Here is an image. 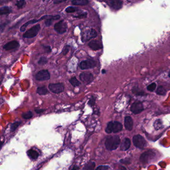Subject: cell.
Masks as SVG:
<instances>
[{"label": "cell", "mask_w": 170, "mask_h": 170, "mask_svg": "<svg viewBox=\"0 0 170 170\" xmlns=\"http://www.w3.org/2000/svg\"><path fill=\"white\" fill-rule=\"evenodd\" d=\"M60 18V15H50L45 21V25L46 27H50L54 20L59 19Z\"/></svg>", "instance_id": "e0dca14e"}, {"label": "cell", "mask_w": 170, "mask_h": 170, "mask_svg": "<svg viewBox=\"0 0 170 170\" xmlns=\"http://www.w3.org/2000/svg\"><path fill=\"white\" fill-rule=\"evenodd\" d=\"M70 82L71 83L74 87H77L79 86V85H80V81H78V80H77V78L76 77H73L71 78L70 80Z\"/></svg>", "instance_id": "cb8c5ba5"}, {"label": "cell", "mask_w": 170, "mask_h": 170, "mask_svg": "<svg viewBox=\"0 0 170 170\" xmlns=\"http://www.w3.org/2000/svg\"><path fill=\"white\" fill-rule=\"evenodd\" d=\"M154 153L151 152V151H147L143 153L141 155L140 160L141 162L143 163H146L149 161V159H150L151 158L153 157Z\"/></svg>", "instance_id": "4fadbf2b"}, {"label": "cell", "mask_w": 170, "mask_h": 170, "mask_svg": "<svg viewBox=\"0 0 170 170\" xmlns=\"http://www.w3.org/2000/svg\"><path fill=\"white\" fill-rule=\"evenodd\" d=\"M96 65V64L95 61L88 60L81 62L79 64V67L82 70H88L94 68Z\"/></svg>", "instance_id": "ba28073f"}, {"label": "cell", "mask_w": 170, "mask_h": 170, "mask_svg": "<svg viewBox=\"0 0 170 170\" xmlns=\"http://www.w3.org/2000/svg\"><path fill=\"white\" fill-rule=\"evenodd\" d=\"M37 93L39 95H45L49 93V91L46 86H41L37 87Z\"/></svg>", "instance_id": "ffe728a7"}, {"label": "cell", "mask_w": 170, "mask_h": 170, "mask_svg": "<svg viewBox=\"0 0 170 170\" xmlns=\"http://www.w3.org/2000/svg\"><path fill=\"white\" fill-rule=\"evenodd\" d=\"M77 10H78V9L76 7L70 6V7L66 8V12L68 13H74V12L77 11Z\"/></svg>", "instance_id": "4dcf8cb0"}, {"label": "cell", "mask_w": 170, "mask_h": 170, "mask_svg": "<svg viewBox=\"0 0 170 170\" xmlns=\"http://www.w3.org/2000/svg\"><path fill=\"white\" fill-rule=\"evenodd\" d=\"M157 85L155 83H151V84L148 85L147 87L148 90L150 91H153L155 90L156 88Z\"/></svg>", "instance_id": "d6a6232c"}, {"label": "cell", "mask_w": 170, "mask_h": 170, "mask_svg": "<svg viewBox=\"0 0 170 170\" xmlns=\"http://www.w3.org/2000/svg\"><path fill=\"white\" fill-rule=\"evenodd\" d=\"M109 169V166L107 165H101L98 167L95 170H107Z\"/></svg>", "instance_id": "e575fe53"}, {"label": "cell", "mask_w": 170, "mask_h": 170, "mask_svg": "<svg viewBox=\"0 0 170 170\" xmlns=\"http://www.w3.org/2000/svg\"><path fill=\"white\" fill-rule=\"evenodd\" d=\"M19 44L17 41H13L7 43L3 46V48L6 50H10L15 49L19 47Z\"/></svg>", "instance_id": "5bb4252c"}, {"label": "cell", "mask_w": 170, "mask_h": 170, "mask_svg": "<svg viewBox=\"0 0 170 170\" xmlns=\"http://www.w3.org/2000/svg\"><path fill=\"white\" fill-rule=\"evenodd\" d=\"M87 15V13L86 12H83V13H81L80 14H78L77 15L74 16V17L81 19V18H83V17H86Z\"/></svg>", "instance_id": "836d02e7"}, {"label": "cell", "mask_w": 170, "mask_h": 170, "mask_svg": "<svg viewBox=\"0 0 170 170\" xmlns=\"http://www.w3.org/2000/svg\"><path fill=\"white\" fill-rule=\"evenodd\" d=\"M12 12V10H11L8 6H4L0 8V14L1 15H8Z\"/></svg>", "instance_id": "7402d4cb"}, {"label": "cell", "mask_w": 170, "mask_h": 170, "mask_svg": "<svg viewBox=\"0 0 170 170\" xmlns=\"http://www.w3.org/2000/svg\"><path fill=\"white\" fill-rule=\"evenodd\" d=\"M120 143V138L118 136H113L107 138L105 145L107 150L112 151L116 150L118 148Z\"/></svg>", "instance_id": "6da1fadb"}, {"label": "cell", "mask_w": 170, "mask_h": 170, "mask_svg": "<svg viewBox=\"0 0 170 170\" xmlns=\"http://www.w3.org/2000/svg\"><path fill=\"white\" fill-rule=\"evenodd\" d=\"M134 145L139 149H144L147 146V143L145 139L140 135H136L133 137Z\"/></svg>", "instance_id": "7a4b0ae2"}, {"label": "cell", "mask_w": 170, "mask_h": 170, "mask_svg": "<svg viewBox=\"0 0 170 170\" xmlns=\"http://www.w3.org/2000/svg\"><path fill=\"white\" fill-rule=\"evenodd\" d=\"M48 88L52 92L58 94L64 91V86L62 83H50L48 85Z\"/></svg>", "instance_id": "5b68a950"}, {"label": "cell", "mask_w": 170, "mask_h": 170, "mask_svg": "<svg viewBox=\"0 0 170 170\" xmlns=\"http://www.w3.org/2000/svg\"><path fill=\"white\" fill-rule=\"evenodd\" d=\"M131 145V141L128 138H125L122 142L120 146V148L122 151H126L129 148Z\"/></svg>", "instance_id": "ac0fdd59"}, {"label": "cell", "mask_w": 170, "mask_h": 170, "mask_svg": "<svg viewBox=\"0 0 170 170\" xmlns=\"http://www.w3.org/2000/svg\"><path fill=\"white\" fill-rule=\"evenodd\" d=\"M118 170H127L126 169L125 167H124V166L120 167L119 169Z\"/></svg>", "instance_id": "60d3db41"}, {"label": "cell", "mask_w": 170, "mask_h": 170, "mask_svg": "<svg viewBox=\"0 0 170 170\" xmlns=\"http://www.w3.org/2000/svg\"><path fill=\"white\" fill-rule=\"evenodd\" d=\"M88 46L93 50H97L102 48V44L100 41L92 40L88 44Z\"/></svg>", "instance_id": "9a60e30c"}, {"label": "cell", "mask_w": 170, "mask_h": 170, "mask_svg": "<svg viewBox=\"0 0 170 170\" xmlns=\"http://www.w3.org/2000/svg\"><path fill=\"white\" fill-rule=\"evenodd\" d=\"M27 156L33 160H35L39 156V153L33 149H30L27 151Z\"/></svg>", "instance_id": "44dd1931"}, {"label": "cell", "mask_w": 170, "mask_h": 170, "mask_svg": "<svg viewBox=\"0 0 170 170\" xmlns=\"http://www.w3.org/2000/svg\"><path fill=\"white\" fill-rule=\"evenodd\" d=\"M35 112H37V113L39 114V113L44 112L45 110L44 109H35Z\"/></svg>", "instance_id": "f35d334b"}, {"label": "cell", "mask_w": 170, "mask_h": 170, "mask_svg": "<svg viewBox=\"0 0 170 170\" xmlns=\"http://www.w3.org/2000/svg\"><path fill=\"white\" fill-rule=\"evenodd\" d=\"M95 99L94 97L93 96H92L91 97V98L90 99L88 104L89 105H90V106H94L95 104Z\"/></svg>", "instance_id": "d590c367"}, {"label": "cell", "mask_w": 170, "mask_h": 170, "mask_svg": "<svg viewBox=\"0 0 170 170\" xmlns=\"http://www.w3.org/2000/svg\"><path fill=\"white\" fill-rule=\"evenodd\" d=\"M66 1H55L54 2V4H58L63 3V2H66Z\"/></svg>", "instance_id": "ab89813d"}, {"label": "cell", "mask_w": 170, "mask_h": 170, "mask_svg": "<svg viewBox=\"0 0 170 170\" xmlns=\"http://www.w3.org/2000/svg\"><path fill=\"white\" fill-rule=\"evenodd\" d=\"M72 4L74 5H80V6H85L89 3V1L87 0H80V1H72Z\"/></svg>", "instance_id": "603a6c76"}, {"label": "cell", "mask_w": 170, "mask_h": 170, "mask_svg": "<svg viewBox=\"0 0 170 170\" xmlns=\"http://www.w3.org/2000/svg\"><path fill=\"white\" fill-rule=\"evenodd\" d=\"M33 116V114L31 111L25 112L22 114V117L25 119H29L32 118Z\"/></svg>", "instance_id": "83f0119b"}, {"label": "cell", "mask_w": 170, "mask_h": 170, "mask_svg": "<svg viewBox=\"0 0 170 170\" xmlns=\"http://www.w3.org/2000/svg\"><path fill=\"white\" fill-rule=\"evenodd\" d=\"M95 167V163L94 162H90L85 165L84 170H94Z\"/></svg>", "instance_id": "d4e9b609"}, {"label": "cell", "mask_w": 170, "mask_h": 170, "mask_svg": "<svg viewBox=\"0 0 170 170\" xmlns=\"http://www.w3.org/2000/svg\"><path fill=\"white\" fill-rule=\"evenodd\" d=\"M21 124V122L18 121V122H14V123L12 124L11 126V131H14L15 130L17 129L18 127Z\"/></svg>", "instance_id": "f546056e"}, {"label": "cell", "mask_w": 170, "mask_h": 170, "mask_svg": "<svg viewBox=\"0 0 170 170\" xmlns=\"http://www.w3.org/2000/svg\"><path fill=\"white\" fill-rule=\"evenodd\" d=\"M48 62V59L46 57L44 56H42L41 57V58H39V62H38V64L39 65L41 66H43V65H45L46 64H47V62Z\"/></svg>", "instance_id": "1f68e13d"}, {"label": "cell", "mask_w": 170, "mask_h": 170, "mask_svg": "<svg viewBox=\"0 0 170 170\" xmlns=\"http://www.w3.org/2000/svg\"><path fill=\"white\" fill-rule=\"evenodd\" d=\"M156 93L159 95H165L166 93V91L162 86H160L157 89Z\"/></svg>", "instance_id": "484cf974"}, {"label": "cell", "mask_w": 170, "mask_h": 170, "mask_svg": "<svg viewBox=\"0 0 170 170\" xmlns=\"http://www.w3.org/2000/svg\"><path fill=\"white\" fill-rule=\"evenodd\" d=\"M49 16H50V15H44V16H43L42 17H41V18H40V19H32V20H30V21H27V23H25V24H23V25L21 26V28H20V31H21V32H23L24 31H25L26 28L28 26V25H31V24H33V23H37V22L41 21V20H43L44 19H46Z\"/></svg>", "instance_id": "7c38bea8"}, {"label": "cell", "mask_w": 170, "mask_h": 170, "mask_svg": "<svg viewBox=\"0 0 170 170\" xmlns=\"http://www.w3.org/2000/svg\"><path fill=\"white\" fill-rule=\"evenodd\" d=\"M124 126L126 129L128 131H131L133 128V121L130 116H127L124 119Z\"/></svg>", "instance_id": "2e32d148"}, {"label": "cell", "mask_w": 170, "mask_h": 170, "mask_svg": "<svg viewBox=\"0 0 170 170\" xmlns=\"http://www.w3.org/2000/svg\"><path fill=\"white\" fill-rule=\"evenodd\" d=\"M102 74H105V73L106 72L105 70H102Z\"/></svg>", "instance_id": "7bdbcfd3"}, {"label": "cell", "mask_w": 170, "mask_h": 170, "mask_svg": "<svg viewBox=\"0 0 170 170\" xmlns=\"http://www.w3.org/2000/svg\"><path fill=\"white\" fill-rule=\"evenodd\" d=\"M168 76L169 77H170V72H169Z\"/></svg>", "instance_id": "ee69618b"}, {"label": "cell", "mask_w": 170, "mask_h": 170, "mask_svg": "<svg viewBox=\"0 0 170 170\" xmlns=\"http://www.w3.org/2000/svg\"><path fill=\"white\" fill-rule=\"evenodd\" d=\"M144 110L143 104L140 102H136L134 103L131 106V111L134 114H139Z\"/></svg>", "instance_id": "30bf717a"}, {"label": "cell", "mask_w": 170, "mask_h": 170, "mask_svg": "<svg viewBox=\"0 0 170 170\" xmlns=\"http://www.w3.org/2000/svg\"><path fill=\"white\" fill-rule=\"evenodd\" d=\"M105 132L108 134L111 133L113 132V122L111 121L108 123L105 129Z\"/></svg>", "instance_id": "4316f807"}, {"label": "cell", "mask_w": 170, "mask_h": 170, "mask_svg": "<svg viewBox=\"0 0 170 170\" xmlns=\"http://www.w3.org/2000/svg\"><path fill=\"white\" fill-rule=\"evenodd\" d=\"M69 49H70V46H66L64 48V50L62 51V52L64 55H66L67 54V53L69 51Z\"/></svg>", "instance_id": "8d00e7d4"}, {"label": "cell", "mask_w": 170, "mask_h": 170, "mask_svg": "<svg viewBox=\"0 0 170 170\" xmlns=\"http://www.w3.org/2000/svg\"><path fill=\"white\" fill-rule=\"evenodd\" d=\"M97 33L93 29H91L87 31H85L82 36V39L83 41H89L90 39L95 38L97 36Z\"/></svg>", "instance_id": "52a82bcc"}, {"label": "cell", "mask_w": 170, "mask_h": 170, "mask_svg": "<svg viewBox=\"0 0 170 170\" xmlns=\"http://www.w3.org/2000/svg\"><path fill=\"white\" fill-rule=\"evenodd\" d=\"M123 128L122 124L117 121L113 122V132L114 133L121 131Z\"/></svg>", "instance_id": "d6986e66"}, {"label": "cell", "mask_w": 170, "mask_h": 170, "mask_svg": "<svg viewBox=\"0 0 170 170\" xmlns=\"http://www.w3.org/2000/svg\"><path fill=\"white\" fill-rule=\"evenodd\" d=\"M41 29V25L39 24H37L34 25L33 27L28 29L23 35L24 38L27 39H31L37 36L39 31Z\"/></svg>", "instance_id": "3957f363"}, {"label": "cell", "mask_w": 170, "mask_h": 170, "mask_svg": "<svg viewBox=\"0 0 170 170\" xmlns=\"http://www.w3.org/2000/svg\"><path fill=\"white\" fill-rule=\"evenodd\" d=\"M106 3L110 6L111 8L115 10H119L122 8L123 6V2L119 0L108 1H106Z\"/></svg>", "instance_id": "8fae6325"}, {"label": "cell", "mask_w": 170, "mask_h": 170, "mask_svg": "<svg viewBox=\"0 0 170 170\" xmlns=\"http://www.w3.org/2000/svg\"><path fill=\"white\" fill-rule=\"evenodd\" d=\"M25 4H26V2L25 0H21V1H17L15 5L17 8L21 9L25 6Z\"/></svg>", "instance_id": "f1b7e54d"}, {"label": "cell", "mask_w": 170, "mask_h": 170, "mask_svg": "<svg viewBox=\"0 0 170 170\" xmlns=\"http://www.w3.org/2000/svg\"><path fill=\"white\" fill-rule=\"evenodd\" d=\"M50 74L48 70H41L38 72L35 78L38 81H45L50 79Z\"/></svg>", "instance_id": "8992f818"}, {"label": "cell", "mask_w": 170, "mask_h": 170, "mask_svg": "<svg viewBox=\"0 0 170 170\" xmlns=\"http://www.w3.org/2000/svg\"><path fill=\"white\" fill-rule=\"evenodd\" d=\"M79 78L84 83L86 84H88L93 80L94 77L92 74H91V73L82 72L80 74Z\"/></svg>", "instance_id": "9c48e42d"}, {"label": "cell", "mask_w": 170, "mask_h": 170, "mask_svg": "<svg viewBox=\"0 0 170 170\" xmlns=\"http://www.w3.org/2000/svg\"><path fill=\"white\" fill-rule=\"evenodd\" d=\"M44 48L45 49V52H46L49 53V52H50L52 51V49H51V48H50V46H44Z\"/></svg>", "instance_id": "74e56055"}, {"label": "cell", "mask_w": 170, "mask_h": 170, "mask_svg": "<svg viewBox=\"0 0 170 170\" xmlns=\"http://www.w3.org/2000/svg\"><path fill=\"white\" fill-rule=\"evenodd\" d=\"M78 170V168L76 166L74 167L73 169H72V170Z\"/></svg>", "instance_id": "b9f144b4"}, {"label": "cell", "mask_w": 170, "mask_h": 170, "mask_svg": "<svg viewBox=\"0 0 170 170\" xmlns=\"http://www.w3.org/2000/svg\"><path fill=\"white\" fill-rule=\"evenodd\" d=\"M54 30L60 34H63L66 33L68 29V25L64 19L61 20L54 25Z\"/></svg>", "instance_id": "277c9868"}]
</instances>
